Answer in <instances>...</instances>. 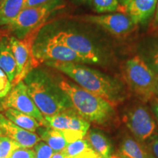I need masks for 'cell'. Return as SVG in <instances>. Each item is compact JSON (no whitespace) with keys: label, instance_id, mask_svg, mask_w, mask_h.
Returning <instances> with one entry per match:
<instances>
[{"label":"cell","instance_id":"cell-1","mask_svg":"<svg viewBox=\"0 0 158 158\" xmlns=\"http://www.w3.org/2000/svg\"><path fill=\"white\" fill-rule=\"evenodd\" d=\"M47 66L62 73L84 89L104 98L113 106L127 98L126 85L120 79L83 64V63L48 61Z\"/></svg>","mask_w":158,"mask_h":158},{"label":"cell","instance_id":"cell-2","mask_svg":"<svg viewBox=\"0 0 158 158\" xmlns=\"http://www.w3.org/2000/svg\"><path fill=\"white\" fill-rule=\"evenodd\" d=\"M55 81L68 94L75 110L86 121L103 127L115 123L117 118L116 110L107 100L64 77Z\"/></svg>","mask_w":158,"mask_h":158},{"label":"cell","instance_id":"cell-3","mask_svg":"<svg viewBox=\"0 0 158 158\" xmlns=\"http://www.w3.org/2000/svg\"><path fill=\"white\" fill-rule=\"evenodd\" d=\"M23 81L29 94L44 117L74 109L68 94L44 70L32 69Z\"/></svg>","mask_w":158,"mask_h":158},{"label":"cell","instance_id":"cell-4","mask_svg":"<svg viewBox=\"0 0 158 158\" xmlns=\"http://www.w3.org/2000/svg\"><path fill=\"white\" fill-rule=\"evenodd\" d=\"M51 40L68 47L88 64H104L109 54L103 47L89 37L71 29H54L43 35Z\"/></svg>","mask_w":158,"mask_h":158},{"label":"cell","instance_id":"cell-5","mask_svg":"<svg viewBox=\"0 0 158 158\" xmlns=\"http://www.w3.org/2000/svg\"><path fill=\"white\" fill-rule=\"evenodd\" d=\"M122 71L128 87L141 102L151 101L155 98L158 77L138 55L124 62Z\"/></svg>","mask_w":158,"mask_h":158},{"label":"cell","instance_id":"cell-6","mask_svg":"<svg viewBox=\"0 0 158 158\" xmlns=\"http://www.w3.org/2000/svg\"><path fill=\"white\" fill-rule=\"evenodd\" d=\"M64 0H53L44 5L25 7L12 20L7 28L20 40L25 38L51 15L64 7Z\"/></svg>","mask_w":158,"mask_h":158},{"label":"cell","instance_id":"cell-7","mask_svg":"<svg viewBox=\"0 0 158 158\" xmlns=\"http://www.w3.org/2000/svg\"><path fill=\"white\" fill-rule=\"evenodd\" d=\"M122 121L134 138L148 143L158 136V125L155 116L146 106L135 104L124 110Z\"/></svg>","mask_w":158,"mask_h":158},{"label":"cell","instance_id":"cell-8","mask_svg":"<svg viewBox=\"0 0 158 158\" xmlns=\"http://www.w3.org/2000/svg\"><path fill=\"white\" fill-rule=\"evenodd\" d=\"M33 56L37 63L48 61L86 63L84 59L68 47L43 36L35 40L31 45Z\"/></svg>","mask_w":158,"mask_h":158},{"label":"cell","instance_id":"cell-9","mask_svg":"<svg viewBox=\"0 0 158 158\" xmlns=\"http://www.w3.org/2000/svg\"><path fill=\"white\" fill-rule=\"evenodd\" d=\"M2 107L5 110L14 108L35 118L40 125L47 127V122L44 116L29 94L23 81L19 82L12 87L10 92L6 96L2 102Z\"/></svg>","mask_w":158,"mask_h":158},{"label":"cell","instance_id":"cell-10","mask_svg":"<svg viewBox=\"0 0 158 158\" xmlns=\"http://www.w3.org/2000/svg\"><path fill=\"white\" fill-rule=\"evenodd\" d=\"M86 22L101 27L116 37H125L131 34L137 26L124 13H112L98 15H87L82 17Z\"/></svg>","mask_w":158,"mask_h":158},{"label":"cell","instance_id":"cell-11","mask_svg":"<svg viewBox=\"0 0 158 158\" xmlns=\"http://www.w3.org/2000/svg\"><path fill=\"white\" fill-rule=\"evenodd\" d=\"M10 43L17 64V75L12 84L13 86L23 81L27 75L35 68L37 62L33 56L31 46L29 41L11 36L10 37Z\"/></svg>","mask_w":158,"mask_h":158},{"label":"cell","instance_id":"cell-12","mask_svg":"<svg viewBox=\"0 0 158 158\" xmlns=\"http://www.w3.org/2000/svg\"><path fill=\"white\" fill-rule=\"evenodd\" d=\"M47 127L59 130H75L87 133L90 123L82 118L75 109L61 112L56 115L44 117Z\"/></svg>","mask_w":158,"mask_h":158},{"label":"cell","instance_id":"cell-13","mask_svg":"<svg viewBox=\"0 0 158 158\" xmlns=\"http://www.w3.org/2000/svg\"><path fill=\"white\" fill-rule=\"evenodd\" d=\"M0 135L9 138L19 147L29 149L35 147L41 140L36 133L19 127L2 114H0Z\"/></svg>","mask_w":158,"mask_h":158},{"label":"cell","instance_id":"cell-14","mask_svg":"<svg viewBox=\"0 0 158 158\" xmlns=\"http://www.w3.org/2000/svg\"><path fill=\"white\" fill-rule=\"evenodd\" d=\"M157 0H130L125 6L126 14L136 26L145 25L155 15Z\"/></svg>","mask_w":158,"mask_h":158},{"label":"cell","instance_id":"cell-15","mask_svg":"<svg viewBox=\"0 0 158 158\" xmlns=\"http://www.w3.org/2000/svg\"><path fill=\"white\" fill-rule=\"evenodd\" d=\"M137 55L158 77V35L143 37L137 45Z\"/></svg>","mask_w":158,"mask_h":158},{"label":"cell","instance_id":"cell-16","mask_svg":"<svg viewBox=\"0 0 158 158\" xmlns=\"http://www.w3.org/2000/svg\"><path fill=\"white\" fill-rule=\"evenodd\" d=\"M0 68L13 84L17 75V64L12 51L10 37L3 35L0 40Z\"/></svg>","mask_w":158,"mask_h":158},{"label":"cell","instance_id":"cell-17","mask_svg":"<svg viewBox=\"0 0 158 158\" xmlns=\"http://www.w3.org/2000/svg\"><path fill=\"white\" fill-rule=\"evenodd\" d=\"M118 155L128 158H154L141 142L131 136L124 137L118 147Z\"/></svg>","mask_w":158,"mask_h":158},{"label":"cell","instance_id":"cell-18","mask_svg":"<svg viewBox=\"0 0 158 158\" xmlns=\"http://www.w3.org/2000/svg\"><path fill=\"white\" fill-rule=\"evenodd\" d=\"M86 134V138L98 155L102 158H110L113 155L111 142L102 132L98 130H91Z\"/></svg>","mask_w":158,"mask_h":158},{"label":"cell","instance_id":"cell-19","mask_svg":"<svg viewBox=\"0 0 158 158\" xmlns=\"http://www.w3.org/2000/svg\"><path fill=\"white\" fill-rule=\"evenodd\" d=\"M37 130L40 135V139L48 144L54 153L62 152L69 144L62 130L49 127H40Z\"/></svg>","mask_w":158,"mask_h":158},{"label":"cell","instance_id":"cell-20","mask_svg":"<svg viewBox=\"0 0 158 158\" xmlns=\"http://www.w3.org/2000/svg\"><path fill=\"white\" fill-rule=\"evenodd\" d=\"M62 152L65 158H95L99 156L85 137L69 143Z\"/></svg>","mask_w":158,"mask_h":158},{"label":"cell","instance_id":"cell-21","mask_svg":"<svg viewBox=\"0 0 158 158\" xmlns=\"http://www.w3.org/2000/svg\"><path fill=\"white\" fill-rule=\"evenodd\" d=\"M24 0H2L0 2V25L6 26L23 9Z\"/></svg>","mask_w":158,"mask_h":158},{"label":"cell","instance_id":"cell-22","mask_svg":"<svg viewBox=\"0 0 158 158\" xmlns=\"http://www.w3.org/2000/svg\"><path fill=\"white\" fill-rule=\"evenodd\" d=\"M5 117L10 120L19 127L28 131L34 132L40 127V123L35 118L27 114L21 113L14 108L5 109Z\"/></svg>","mask_w":158,"mask_h":158},{"label":"cell","instance_id":"cell-23","mask_svg":"<svg viewBox=\"0 0 158 158\" xmlns=\"http://www.w3.org/2000/svg\"><path fill=\"white\" fill-rule=\"evenodd\" d=\"M94 8L98 13H126L125 7L120 5L118 0H92Z\"/></svg>","mask_w":158,"mask_h":158},{"label":"cell","instance_id":"cell-24","mask_svg":"<svg viewBox=\"0 0 158 158\" xmlns=\"http://www.w3.org/2000/svg\"><path fill=\"white\" fill-rule=\"evenodd\" d=\"M19 147V146L9 138L0 135V149L2 151V158H8L10 154Z\"/></svg>","mask_w":158,"mask_h":158},{"label":"cell","instance_id":"cell-25","mask_svg":"<svg viewBox=\"0 0 158 158\" xmlns=\"http://www.w3.org/2000/svg\"><path fill=\"white\" fill-rule=\"evenodd\" d=\"M54 152L44 141H39L35 146V158H51Z\"/></svg>","mask_w":158,"mask_h":158},{"label":"cell","instance_id":"cell-26","mask_svg":"<svg viewBox=\"0 0 158 158\" xmlns=\"http://www.w3.org/2000/svg\"><path fill=\"white\" fill-rule=\"evenodd\" d=\"M13 87L11 82L4 71L0 68V98H5Z\"/></svg>","mask_w":158,"mask_h":158},{"label":"cell","instance_id":"cell-27","mask_svg":"<svg viewBox=\"0 0 158 158\" xmlns=\"http://www.w3.org/2000/svg\"><path fill=\"white\" fill-rule=\"evenodd\" d=\"M8 158H35L34 150L29 148L19 147L10 154Z\"/></svg>","mask_w":158,"mask_h":158},{"label":"cell","instance_id":"cell-28","mask_svg":"<svg viewBox=\"0 0 158 158\" xmlns=\"http://www.w3.org/2000/svg\"><path fill=\"white\" fill-rule=\"evenodd\" d=\"M148 149L154 158H158V136L147 143Z\"/></svg>","mask_w":158,"mask_h":158},{"label":"cell","instance_id":"cell-29","mask_svg":"<svg viewBox=\"0 0 158 158\" xmlns=\"http://www.w3.org/2000/svg\"><path fill=\"white\" fill-rule=\"evenodd\" d=\"M51 1H53V0H24L23 8L29 7H33V6L44 5V4L50 2Z\"/></svg>","mask_w":158,"mask_h":158},{"label":"cell","instance_id":"cell-30","mask_svg":"<svg viewBox=\"0 0 158 158\" xmlns=\"http://www.w3.org/2000/svg\"><path fill=\"white\" fill-rule=\"evenodd\" d=\"M151 29L154 33V35H158V0L157 4V8H156L155 15H154L153 20L152 21Z\"/></svg>","mask_w":158,"mask_h":158},{"label":"cell","instance_id":"cell-31","mask_svg":"<svg viewBox=\"0 0 158 158\" xmlns=\"http://www.w3.org/2000/svg\"><path fill=\"white\" fill-rule=\"evenodd\" d=\"M151 108L152 112L158 123V98H155L151 100Z\"/></svg>","mask_w":158,"mask_h":158},{"label":"cell","instance_id":"cell-32","mask_svg":"<svg viewBox=\"0 0 158 158\" xmlns=\"http://www.w3.org/2000/svg\"><path fill=\"white\" fill-rule=\"evenodd\" d=\"M51 158H65V156L62 152H56L54 153Z\"/></svg>","mask_w":158,"mask_h":158},{"label":"cell","instance_id":"cell-33","mask_svg":"<svg viewBox=\"0 0 158 158\" xmlns=\"http://www.w3.org/2000/svg\"><path fill=\"white\" fill-rule=\"evenodd\" d=\"M118 2L120 3V5L125 7V6L127 5L128 2H129L130 0H118Z\"/></svg>","mask_w":158,"mask_h":158},{"label":"cell","instance_id":"cell-34","mask_svg":"<svg viewBox=\"0 0 158 158\" xmlns=\"http://www.w3.org/2000/svg\"><path fill=\"white\" fill-rule=\"evenodd\" d=\"M110 158H128V157H124V156L119 155H118L117 153H116V154H113V155L110 156Z\"/></svg>","mask_w":158,"mask_h":158},{"label":"cell","instance_id":"cell-35","mask_svg":"<svg viewBox=\"0 0 158 158\" xmlns=\"http://www.w3.org/2000/svg\"><path fill=\"white\" fill-rule=\"evenodd\" d=\"M82 3H87L89 5H91L92 3V0H79Z\"/></svg>","mask_w":158,"mask_h":158},{"label":"cell","instance_id":"cell-36","mask_svg":"<svg viewBox=\"0 0 158 158\" xmlns=\"http://www.w3.org/2000/svg\"><path fill=\"white\" fill-rule=\"evenodd\" d=\"M156 96L158 97V80L157 83V86H156Z\"/></svg>","mask_w":158,"mask_h":158},{"label":"cell","instance_id":"cell-37","mask_svg":"<svg viewBox=\"0 0 158 158\" xmlns=\"http://www.w3.org/2000/svg\"><path fill=\"white\" fill-rule=\"evenodd\" d=\"M3 35H2V32H1V31H0V40H1V38H2V37Z\"/></svg>","mask_w":158,"mask_h":158},{"label":"cell","instance_id":"cell-38","mask_svg":"<svg viewBox=\"0 0 158 158\" xmlns=\"http://www.w3.org/2000/svg\"><path fill=\"white\" fill-rule=\"evenodd\" d=\"M0 158H2V151H1V149H0Z\"/></svg>","mask_w":158,"mask_h":158},{"label":"cell","instance_id":"cell-39","mask_svg":"<svg viewBox=\"0 0 158 158\" xmlns=\"http://www.w3.org/2000/svg\"><path fill=\"white\" fill-rule=\"evenodd\" d=\"M95 158H102V157H100V155H99V156H98V157H95Z\"/></svg>","mask_w":158,"mask_h":158},{"label":"cell","instance_id":"cell-40","mask_svg":"<svg viewBox=\"0 0 158 158\" xmlns=\"http://www.w3.org/2000/svg\"><path fill=\"white\" fill-rule=\"evenodd\" d=\"M2 0H0V2H2Z\"/></svg>","mask_w":158,"mask_h":158}]
</instances>
